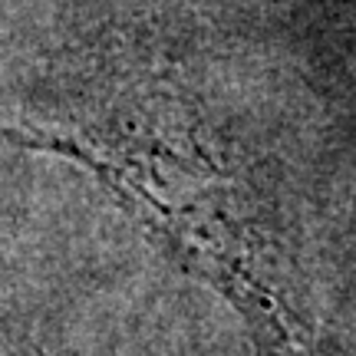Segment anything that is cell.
<instances>
[{
	"label": "cell",
	"instance_id": "6da1fadb",
	"mask_svg": "<svg viewBox=\"0 0 356 356\" xmlns=\"http://www.w3.org/2000/svg\"><path fill=\"white\" fill-rule=\"evenodd\" d=\"M0 356H43L40 346L0 314Z\"/></svg>",
	"mask_w": 356,
	"mask_h": 356
}]
</instances>
